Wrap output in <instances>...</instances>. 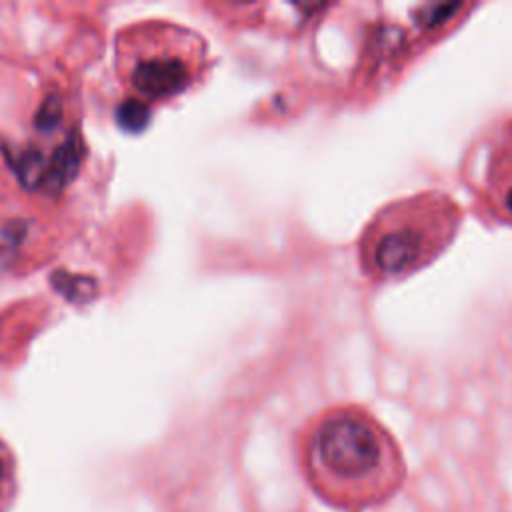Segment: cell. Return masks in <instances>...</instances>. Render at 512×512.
I'll return each mask as SVG.
<instances>
[{
    "label": "cell",
    "instance_id": "1",
    "mask_svg": "<svg viewBox=\"0 0 512 512\" xmlns=\"http://www.w3.org/2000/svg\"><path fill=\"white\" fill-rule=\"evenodd\" d=\"M298 446L310 486L330 504H376L402 484L404 460L396 440L362 406L322 410L304 426Z\"/></svg>",
    "mask_w": 512,
    "mask_h": 512
},
{
    "label": "cell",
    "instance_id": "2",
    "mask_svg": "<svg viewBox=\"0 0 512 512\" xmlns=\"http://www.w3.org/2000/svg\"><path fill=\"white\" fill-rule=\"evenodd\" d=\"M460 204L442 190H420L378 208L356 240L362 274L376 282L402 280L434 262L456 238Z\"/></svg>",
    "mask_w": 512,
    "mask_h": 512
},
{
    "label": "cell",
    "instance_id": "3",
    "mask_svg": "<svg viewBox=\"0 0 512 512\" xmlns=\"http://www.w3.org/2000/svg\"><path fill=\"white\" fill-rule=\"evenodd\" d=\"M460 174L474 208L488 220L512 228V114L492 120L474 136Z\"/></svg>",
    "mask_w": 512,
    "mask_h": 512
},
{
    "label": "cell",
    "instance_id": "4",
    "mask_svg": "<svg viewBox=\"0 0 512 512\" xmlns=\"http://www.w3.org/2000/svg\"><path fill=\"white\" fill-rule=\"evenodd\" d=\"M206 64L204 42L188 30H164L130 68V84L146 100H166L188 90Z\"/></svg>",
    "mask_w": 512,
    "mask_h": 512
},
{
    "label": "cell",
    "instance_id": "5",
    "mask_svg": "<svg viewBox=\"0 0 512 512\" xmlns=\"http://www.w3.org/2000/svg\"><path fill=\"white\" fill-rule=\"evenodd\" d=\"M80 158H82V140L78 134H70L68 140L50 156L44 168L42 184L54 192L64 188L78 172Z\"/></svg>",
    "mask_w": 512,
    "mask_h": 512
},
{
    "label": "cell",
    "instance_id": "6",
    "mask_svg": "<svg viewBox=\"0 0 512 512\" xmlns=\"http://www.w3.org/2000/svg\"><path fill=\"white\" fill-rule=\"evenodd\" d=\"M148 106L142 102V100H126L124 104L118 106L116 110V118H118V124L130 132H136V130H142L148 122Z\"/></svg>",
    "mask_w": 512,
    "mask_h": 512
},
{
    "label": "cell",
    "instance_id": "7",
    "mask_svg": "<svg viewBox=\"0 0 512 512\" xmlns=\"http://www.w3.org/2000/svg\"><path fill=\"white\" fill-rule=\"evenodd\" d=\"M6 460H4V456L0 454V494H2V488H4V482H6Z\"/></svg>",
    "mask_w": 512,
    "mask_h": 512
}]
</instances>
